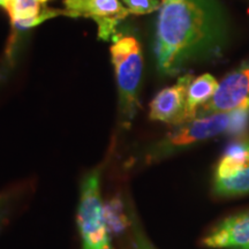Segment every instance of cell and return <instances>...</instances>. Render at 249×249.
Masks as SVG:
<instances>
[{"label":"cell","mask_w":249,"mask_h":249,"mask_svg":"<svg viewBox=\"0 0 249 249\" xmlns=\"http://www.w3.org/2000/svg\"><path fill=\"white\" fill-rule=\"evenodd\" d=\"M224 24L213 0H161L155 54L163 74L173 75L187 62L219 50Z\"/></svg>","instance_id":"1"},{"label":"cell","mask_w":249,"mask_h":249,"mask_svg":"<svg viewBox=\"0 0 249 249\" xmlns=\"http://www.w3.org/2000/svg\"><path fill=\"white\" fill-rule=\"evenodd\" d=\"M111 46L120 99V111L124 124H128L139 107V92L143 70L142 50L133 36L114 35Z\"/></svg>","instance_id":"2"},{"label":"cell","mask_w":249,"mask_h":249,"mask_svg":"<svg viewBox=\"0 0 249 249\" xmlns=\"http://www.w3.org/2000/svg\"><path fill=\"white\" fill-rule=\"evenodd\" d=\"M77 224L83 240V249H107L110 247L97 173L88 174L82 181Z\"/></svg>","instance_id":"3"},{"label":"cell","mask_w":249,"mask_h":249,"mask_svg":"<svg viewBox=\"0 0 249 249\" xmlns=\"http://www.w3.org/2000/svg\"><path fill=\"white\" fill-rule=\"evenodd\" d=\"M248 124L249 110L246 108L208 114L207 117L194 119L180 127L170 135L169 143L172 147H183L223 133L238 136L247 130Z\"/></svg>","instance_id":"4"},{"label":"cell","mask_w":249,"mask_h":249,"mask_svg":"<svg viewBox=\"0 0 249 249\" xmlns=\"http://www.w3.org/2000/svg\"><path fill=\"white\" fill-rule=\"evenodd\" d=\"M214 191L219 195L238 196L249 193V141L229 145L214 174Z\"/></svg>","instance_id":"5"},{"label":"cell","mask_w":249,"mask_h":249,"mask_svg":"<svg viewBox=\"0 0 249 249\" xmlns=\"http://www.w3.org/2000/svg\"><path fill=\"white\" fill-rule=\"evenodd\" d=\"M68 18H89L98 26V38L108 40L130 14L119 0H64Z\"/></svg>","instance_id":"6"},{"label":"cell","mask_w":249,"mask_h":249,"mask_svg":"<svg viewBox=\"0 0 249 249\" xmlns=\"http://www.w3.org/2000/svg\"><path fill=\"white\" fill-rule=\"evenodd\" d=\"M249 110V61L224 77L213 97L201 108L203 116Z\"/></svg>","instance_id":"7"},{"label":"cell","mask_w":249,"mask_h":249,"mask_svg":"<svg viewBox=\"0 0 249 249\" xmlns=\"http://www.w3.org/2000/svg\"><path fill=\"white\" fill-rule=\"evenodd\" d=\"M192 75L181 76L177 85L160 90L150 103V118L166 124L187 123L186 99Z\"/></svg>","instance_id":"8"},{"label":"cell","mask_w":249,"mask_h":249,"mask_svg":"<svg viewBox=\"0 0 249 249\" xmlns=\"http://www.w3.org/2000/svg\"><path fill=\"white\" fill-rule=\"evenodd\" d=\"M203 245L210 248L249 249V213L226 218L205 236Z\"/></svg>","instance_id":"9"},{"label":"cell","mask_w":249,"mask_h":249,"mask_svg":"<svg viewBox=\"0 0 249 249\" xmlns=\"http://www.w3.org/2000/svg\"><path fill=\"white\" fill-rule=\"evenodd\" d=\"M218 86H219V83L211 74H203V75L192 80L188 90H187V123L194 120L200 107L207 104L213 97Z\"/></svg>","instance_id":"10"},{"label":"cell","mask_w":249,"mask_h":249,"mask_svg":"<svg viewBox=\"0 0 249 249\" xmlns=\"http://www.w3.org/2000/svg\"><path fill=\"white\" fill-rule=\"evenodd\" d=\"M104 218L107 230L111 232H121L126 227V216L124 213L123 204L119 200H113L104 205Z\"/></svg>","instance_id":"11"},{"label":"cell","mask_w":249,"mask_h":249,"mask_svg":"<svg viewBox=\"0 0 249 249\" xmlns=\"http://www.w3.org/2000/svg\"><path fill=\"white\" fill-rule=\"evenodd\" d=\"M40 11V4L37 0H13L7 12L13 23L15 21L36 17Z\"/></svg>","instance_id":"12"},{"label":"cell","mask_w":249,"mask_h":249,"mask_svg":"<svg viewBox=\"0 0 249 249\" xmlns=\"http://www.w3.org/2000/svg\"><path fill=\"white\" fill-rule=\"evenodd\" d=\"M58 15H65V17H68V12L66 9L61 11V9H52L49 7H44L42 11H40V13L38 15H36V17L15 21V22H13L12 24H13V27L17 28V29L24 30V29H29V28L38 26V24L44 22L45 20L55 18L58 17Z\"/></svg>","instance_id":"13"},{"label":"cell","mask_w":249,"mask_h":249,"mask_svg":"<svg viewBox=\"0 0 249 249\" xmlns=\"http://www.w3.org/2000/svg\"><path fill=\"white\" fill-rule=\"evenodd\" d=\"M130 14L143 15L157 11L160 7V0H123Z\"/></svg>","instance_id":"14"},{"label":"cell","mask_w":249,"mask_h":249,"mask_svg":"<svg viewBox=\"0 0 249 249\" xmlns=\"http://www.w3.org/2000/svg\"><path fill=\"white\" fill-rule=\"evenodd\" d=\"M12 1H13V0H0V6L8 11L12 6Z\"/></svg>","instance_id":"15"},{"label":"cell","mask_w":249,"mask_h":249,"mask_svg":"<svg viewBox=\"0 0 249 249\" xmlns=\"http://www.w3.org/2000/svg\"><path fill=\"white\" fill-rule=\"evenodd\" d=\"M37 1H38L39 4H43V2H46V1H49V0H37Z\"/></svg>","instance_id":"16"}]
</instances>
